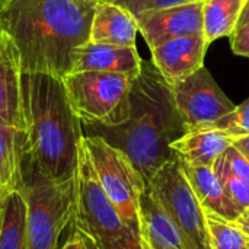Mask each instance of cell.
<instances>
[{"label": "cell", "instance_id": "cell-1", "mask_svg": "<svg viewBox=\"0 0 249 249\" xmlns=\"http://www.w3.org/2000/svg\"><path fill=\"white\" fill-rule=\"evenodd\" d=\"M101 0H6L0 23L13 41L22 73L64 77L77 50L89 42Z\"/></svg>", "mask_w": 249, "mask_h": 249}, {"label": "cell", "instance_id": "cell-2", "mask_svg": "<svg viewBox=\"0 0 249 249\" xmlns=\"http://www.w3.org/2000/svg\"><path fill=\"white\" fill-rule=\"evenodd\" d=\"M23 165L53 182L74 181L83 127L61 77L22 73Z\"/></svg>", "mask_w": 249, "mask_h": 249}, {"label": "cell", "instance_id": "cell-3", "mask_svg": "<svg viewBox=\"0 0 249 249\" xmlns=\"http://www.w3.org/2000/svg\"><path fill=\"white\" fill-rule=\"evenodd\" d=\"M130 118L117 127L82 124L85 136H101L123 150L146 182L171 160L175 153L171 143L185 134V125L177 109L171 85L153 63H142L140 74L133 80Z\"/></svg>", "mask_w": 249, "mask_h": 249}, {"label": "cell", "instance_id": "cell-4", "mask_svg": "<svg viewBox=\"0 0 249 249\" xmlns=\"http://www.w3.org/2000/svg\"><path fill=\"white\" fill-rule=\"evenodd\" d=\"M73 228L88 233L99 249H146L140 233L121 219L105 196L83 142H80L76 169Z\"/></svg>", "mask_w": 249, "mask_h": 249}, {"label": "cell", "instance_id": "cell-5", "mask_svg": "<svg viewBox=\"0 0 249 249\" xmlns=\"http://www.w3.org/2000/svg\"><path fill=\"white\" fill-rule=\"evenodd\" d=\"M26 204V249H58L64 231L73 223L76 210V178L57 184L23 165Z\"/></svg>", "mask_w": 249, "mask_h": 249}, {"label": "cell", "instance_id": "cell-6", "mask_svg": "<svg viewBox=\"0 0 249 249\" xmlns=\"http://www.w3.org/2000/svg\"><path fill=\"white\" fill-rule=\"evenodd\" d=\"M134 77L111 71H71L63 77L69 102L82 124L117 127L131 114Z\"/></svg>", "mask_w": 249, "mask_h": 249}, {"label": "cell", "instance_id": "cell-7", "mask_svg": "<svg viewBox=\"0 0 249 249\" xmlns=\"http://www.w3.org/2000/svg\"><path fill=\"white\" fill-rule=\"evenodd\" d=\"M96 178L121 219L140 233V200L147 182L128 156L101 136L82 139Z\"/></svg>", "mask_w": 249, "mask_h": 249}, {"label": "cell", "instance_id": "cell-8", "mask_svg": "<svg viewBox=\"0 0 249 249\" xmlns=\"http://www.w3.org/2000/svg\"><path fill=\"white\" fill-rule=\"evenodd\" d=\"M147 188L182 233L187 249H213L206 212L175 155L147 182Z\"/></svg>", "mask_w": 249, "mask_h": 249}, {"label": "cell", "instance_id": "cell-9", "mask_svg": "<svg viewBox=\"0 0 249 249\" xmlns=\"http://www.w3.org/2000/svg\"><path fill=\"white\" fill-rule=\"evenodd\" d=\"M171 88L185 133L209 128L236 108L204 66Z\"/></svg>", "mask_w": 249, "mask_h": 249}, {"label": "cell", "instance_id": "cell-10", "mask_svg": "<svg viewBox=\"0 0 249 249\" xmlns=\"http://www.w3.org/2000/svg\"><path fill=\"white\" fill-rule=\"evenodd\" d=\"M203 1L146 12L137 16L139 32L149 48H156L179 36L203 34Z\"/></svg>", "mask_w": 249, "mask_h": 249}, {"label": "cell", "instance_id": "cell-11", "mask_svg": "<svg viewBox=\"0 0 249 249\" xmlns=\"http://www.w3.org/2000/svg\"><path fill=\"white\" fill-rule=\"evenodd\" d=\"M207 47L203 34L179 36L152 48V63L169 85H175L204 66Z\"/></svg>", "mask_w": 249, "mask_h": 249}, {"label": "cell", "instance_id": "cell-12", "mask_svg": "<svg viewBox=\"0 0 249 249\" xmlns=\"http://www.w3.org/2000/svg\"><path fill=\"white\" fill-rule=\"evenodd\" d=\"M0 124L23 130L22 70L18 50L4 31L0 36Z\"/></svg>", "mask_w": 249, "mask_h": 249}, {"label": "cell", "instance_id": "cell-13", "mask_svg": "<svg viewBox=\"0 0 249 249\" xmlns=\"http://www.w3.org/2000/svg\"><path fill=\"white\" fill-rule=\"evenodd\" d=\"M142 63L143 60L136 47H117L89 41L77 50L71 71H111L136 79L140 74Z\"/></svg>", "mask_w": 249, "mask_h": 249}, {"label": "cell", "instance_id": "cell-14", "mask_svg": "<svg viewBox=\"0 0 249 249\" xmlns=\"http://www.w3.org/2000/svg\"><path fill=\"white\" fill-rule=\"evenodd\" d=\"M137 32V20L127 9L111 0L98 3L90 26V42L136 47Z\"/></svg>", "mask_w": 249, "mask_h": 249}, {"label": "cell", "instance_id": "cell-15", "mask_svg": "<svg viewBox=\"0 0 249 249\" xmlns=\"http://www.w3.org/2000/svg\"><path fill=\"white\" fill-rule=\"evenodd\" d=\"M140 236L146 249H187L182 233L149 188L140 200Z\"/></svg>", "mask_w": 249, "mask_h": 249}, {"label": "cell", "instance_id": "cell-16", "mask_svg": "<svg viewBox=\"0 0 249 249\" xmlns=\"http://www.w3.org/2000/svg\"><path fill=\"white\" fill-rule=\"evenodd\" d=\"M181 166L206 212H212L229 222H235L244 213L228 196L213 166H194L184 160H181Z\"/></svg>", "mask_w": 249, "mask_h": 249}, {"label": "cell", "instance_id": "cell-17", "mask_svg": "<svg viewBox=\"0 0 249 249\" xmlns=\"http://www.w3.org/2000/svg\"><path fill=\"white\" fill-rule=\"evenodd\" d=\"M233 139L216 128L187 131L171 143L172 152L184 162L194 166H213L214 162L232 146Z\"/></svg>", "mask_w": 249, "mask_h": 249}, {"label": "cell", "instance_id": "cell-18", "mask_svg": "<svg viewBox=\"0 0 249 249\" xmlns=\"http://www.w3.org/2000/svg\"><path fill=\"white\" fill-rule=\"evenodd\" d=\"M23 187V130L0 124V201Z\"/></svg>", "mask_w": 249, "mask_h": 249}, {"label": "cell", "instance_id": "cell-19", "mask_svg": "<svg viewBox=\"0 0 249 249\" xmlns=\"http://www.w3.org/2000/svg\"><path fill=\"white\" fill-rule=\"evenodd\" d=\"M245 3L247 0L203 1V35L209 45L219 38L232 35Z\"/></svg>", "mask_w": 249, "mask_h": 249}, {"label": "cell", "instance_id": "cell-20", "mask_svg": "<svg viewBox=\"0 0 249 249\" xmlns=\"http://www.w3.org/2000/svg\"><path fill=\"white\" fill-rule=\"evenodd\" d=\"M0 204V249H26V204L23 194L13 191Z\"/></svg>", "mask_w": 249, "mask_h": 249}, {"label": "cell", "instance_id": "cell-21", "mask_svg": "<svg viewBox=\"0 0 249 249\" xmlns=\"http://www.w3.org/2000/svg\"><path fill=\"white\" fill-rule=\"evenodd\" d=\"M206 212V210H204ZM207 226L213 249H247L249 242L233 222H229L212 212H206Z\"/></svg>", "mask_w": 249, "mask_h": 249}, {"label": "cell", "instance_id": "cell-22", "mask_svg": "<svg viewBox=\"0 0 249 249\" xmlns=\"http://www.w3.org/2000/svg\"><path fill=\"white\" fill-rule=\"evenodd\" d=\"M213 169L216 175L219 177L222 185L225 187L228 196L232 198V201L245 212L249 209V184L242 181L238 175H235L226 160V158L222 155L213 165Z\"/></svg>", "mask_w": 249, "mask_h": 249}, {"label": "cell", "instance_id": "cell-23", "mask_svg": "<svg viewBox=\"0 0 249 249\" xmlns=\"http://www.w3.org/2000/svg\"><path fill=\"white\" fill-rule=\"evenodd\" d=\"M229 134L232 139L249 136V99L238 105L231 114L216 121L212 127Z\"/></svg>", "mask_w": 249, "mask_h": 249}, {"label": "cell", "instance_id": "cell-24", "mask_svg": "<svg viewBox=\"0 0 249 249\" xmlns=\"http://www.w3.org/2000/svg\"><path fill=\"white\" fill-rule=\"evenodd\" d=\"M124 9H127L134 18L146 13V12H153V10H163L193 1H200V0H111Z\"/></svg>", "mask_w": 249, "mask_h": 249}, {"label": "cell", "instance_id": "cell-25", "mask_svg": "<svg viewBox=\"0 0 249 249\" xmlns=\"http://www.w3.org/2000/svg\"><path fill=\"white\" fill-rule=\"evenodd\" d=\"M223 156L226 158L232 172L235 175H238L242 181L249 184V162L247 160V158L233 146H229L225 150Z\"/></svg>", "mask_w": 249, "mask_h": 249}, {"label": "cell", "instance_id": "cell-26", "mask_svg": "<svg viewBox=\"0 0 249 249\" xmlns=\"http://www.w3.org/2000/svg\"><path fill=\"white\" fill-rule=\"evenodd\" d=\"M229 38L233 53L249 58V23L238 26Z\"/></svg>", "mask_w": 249, "mask_h": 249}, {"label": "cell", "instance_id": "cell-27", "mask_svg": "<svg viewBox=\"0 0 249 249\" xmlns=\"http://www.w3.org/2000/svg\"><path fill=\"white\" fill-rule=\"evenodd\" d=\"M236 226H238V229L245 235V238L248 239L249 242V209H247L235 222H233Z\"/></svg>", "mask_w": 249, "mask_h": 249}, {"label": "cell", "instance_id": "cell-28", "mask_svg": "<svg viewBox=\"0 0 249 249\" xmlns=\"http://www.w3.org/2000/svg\"><path fill=\"white\" fill-rule=\"evenodd\" d=\"M232 146L236 147L249 162V136H244V137H238V139H233L232 142Z\"/></svg>", "mask_w": 249, "mask_h": 249}, {"label": "cell", "instance_id": "cell-29", "mask_svg": "<svg viewBox=\"0 0 249 249\" xmlns=\"http://www.w3.org/2000/svg\"><path fill=\"white\" fill-rule=\"evenodd\" d=\"M60 249H85V244H83L82 236L76 231H73V235L70 236V239Z\"/></svg>", "mask_w": 249, "mask_h": 249}, {"label": "cell", "instance_id": "cell-30", "mask_svg": "<svg viewBox=\"0 0 249 249\" xmlns=\"http://www.w3.org/2000/svg\"><path fill=\"white\" fill-rule=\"evenodd\" d=\"M73 231H76V232L82 236L83 244H85V249H99V247L96 245V242H95L88 233H85V232H82V231H79V229H73Z\"/></svg>", "mask_w": 249, "mask_h": 249}, {"label": "cell", "instance_id": "cell-31", "mask_svg": "<svg viewBox=\"0 0 249 249\" xmlns=\"http://www.w3.org/2000/svg\"><path fill=\"white\" fill-rule=\"evenodd\" d=\"M249 23V0H247V3H245V6H244V10H242V13H241V18H239V20H238V25H236V28L238 26H242V25H247ZM235 28V29H236Z\"/></svg>", "mask_w": 249, "mask_h": 249}, {"label": "cell", "instance_id": "cell-32", "mask_svg": "<svg viewBox=\"0 0 249 249\" xmlns=\"http://www.w3.org/2000/svg\"><path fill=\"white\" fill-rule=\"evenodd\" d=\"M0 228H1V204H0Z\"/></svg>", "mask_w": 249, "mask_h": 249}, {"label": "cell", "instance_id": "cell-33", "mask_svg": "<svg viewBox=\"0 0 249 249\" xmlns=\"http://www.w3.org/2000/svg\"><path fill=\"white\" fill-rule=\"evenodd\" d=\"M1 34H3V28H1V23H0V36H1Z\"/></svg>", "mask_w": 249, "mask_h": 249}, {"label": "cell", "instance_id": "cell-34", "mask_svg": "<svg viewBox=\"0 0 249 249\" xmlns=\"http://www.w3.org/2000/svg\"><path fill=\"white\" fill-rule=\"evenodd\" d=\"M4 1H6V0H0V7L3 6V3H4Z\"/></svg>", "mask_w": 249, "mask_h": 249}, {"label": "cell", "instance_id": "cell-35", "mask_svg": "<svg viewBox=\"0 0 249 249\" xmlns=\"http://www.w3.org/2000/svg\"><path fill=\"white\" fill-rule=\"evenodd\" d=\"M247 249H249V245H248V248H247Z\"/></svg>", "mask_w": 249, "mask_h": 249}]
</instances>
